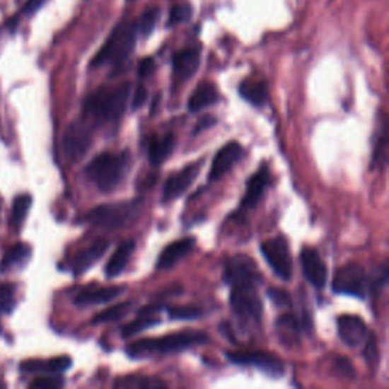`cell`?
Returning <instances> with one entry per match:
<instances>
[{"label": "cell", "mask_w": 389, "mask_h": 389, "mask_svg": "<svg viewBox=\"0 0 389 389\" xmlns=\"http://www.w3.org/2000/svg\"><path fill=\"white\" fill-rule=\"evenodd\" d=\"M129 95V83L119 84L112 88L96 90L84 102L83 120L91 128L117 125L125 115Z\"/></svg>", "instance_id": "1"}, {"label": "cell", "mask_w": 389, "mask_h": 389, "mask_svg": "<svg viewBox=\"0 0 389 389\" xmlns=\"http://www.w3.org/2000/svg\"><path fill=\"white\" fill-rule=\"evenodd\" d=\"M131 165L129 152H102L86 168V175L104 193L116 190L128 175Z\"/></svg>", "instance_id": "2"}, {"label": "cell", "mask_w": 389, "mask_h": 389, "mask_svg": "<svg viewBox=\"0 0 389 389\" xmlns=\"http://www.w3.org/2000/svg\"><path fill=\"white\" fill-rule=\"evenodd\" d=\"M209 342V336L202 332H178L152 339H141L127 347V354L134 359H143L153 354L180 353L187 348L204 345Z\"/></svg>", "instance_id": "3"}, {"label": "cell", "mask_w": 389, "mask_h": 389, "mask_svg": "<svg viewBox=\"0 0 389 389\" xmlns=\"http://www.w3.org/2000/svg\"><path fill=\"white\" fill-rule=\"evenodd\" d=\"M137 40V23L124 20L120 22L104 46L100 47L99 52L91 59V67H102V66H120L125 63L127 58L132 54L136 47Z\"/></svg>", "instance_id": "4"}, {"label": "cell", "mask_w": 389, "mask_h": 389, "mask_svg": "<svg viewBox=\"0 0 389 389\" xmlns=\"http://www.w3.org/2000/svg\"><path fill=\"white\" fill-rule=\"evenodd\" d=\"M143 207V199L102 204L87 213L86 221L96 228L116 231L134 221Z\"/></svg>", "instance_id": "5"}, {"label": "cell", "mask_w": 389, "mask_h": 389, "mask_svg": "<svg viewBox=\"0 0 389 389\" xmlns=\"http://www.w3.org/2000/svg\"><path fill=\"white\" fill-rule=\"evenodd\" d=\"M230 306L233 312L243 323L259 324L262 320L263 306L257 294V286L243 284L231 286Z\"/></svg>", "instance_id": "6"}, {"label": "cell", "mask_w": 389, "mask_h": 389, "mask_svg": "<svg viewBox=\"0 0 389 389\" xmlns=\"http://www.w3.org/2000/svg\"><path fill=\"white\" fill-rule=\"evenodd\" d=\"M260 251L265 260L269 263L274 274L281 280H291L292 277V255L288 240L283 236H277L265 240L260 245Z\"/></svg>", "instance_id": "7"}, {"label": "cell", "mask_w": 389, "mask_h": 389, "mask_svg": "<svg viewBox=\"0 0 389 389\" xmlns=\"http://www.w3.org/2000/svg\"><path fill=\"white\" fill-rule=\"evenodd\" d=\"M332 288L335 294L350 295L364 300L368 291V280L364 268L359 265H345L336 271Z\"/></svg>", "instance_id": "8"}, {"label": "cell", "mask_w": 389, "mask_h": 389, "mask_svg": "<svg viewBox=\"0 0 389 389\" xmlns=\"http://www.w3.org/2000/svg\"><path fill=\"white\" fill-rule=\"evenodd\" d=\"M223 280L230 286H257L260 281V272L257 269V265L248 255H234L225 265Z\"/></svg>", "instance_id": "9"}, {"label": "cell", "mask_w": 389, "mask_h": 389, "mask_svg": "<svg viewBox=\"0 0 389 389\" xmlns=\"http://www.w3.org/2000/svg\"><path fill=\"white\" fill-rule=\"evenodd\" d=\"M91 146V127L84 120L74 122L67 129L63 139V149L67 160L79 161Z\"/></svg>", "instance_id": "10"}, {"label": "cell", "mask_w": 389, "mask_h": 389, "mask_svg": "<svg viewBox=\"0 0 389 389\" xmlns=\"http://www.w3.org/2000/svg\"><path fill=\"white\" fill-rule=\"evenodd\" d=\"M228 361L236 365L254 366L269 376H281L284 373V364L275 354L266 352H245V353H227Z\"/></svg>", "instance_id": "11"}, {"label": "cell", "mask_w": 389, "mask_h": 389, "mask_svg": "<svg viewBox=\"0 0 389 389\" xmlns=\"http://www.w3.org/2000/svg\"><path fill=\"white\" fill-rule=\"evenodd\" d=\"M201 165H202L201 161L193 163V165L182 168L180 172L173 173L172 177H169L165 184V189H163V202H170L173 199L180 198L181 194L192 186L194 178L198 177Z\"/></svg>", "instance_id": "12"}, {"label": "cell", "mask_w": 389, "mask_h": 389, "mask_svg": "<svg viewBox=\"0 0 389 389\" xmlns=\"http://www.w3.org/2000/svg\"><path fill=\"white\" fill-rule=\"evenodd\" d=\"M300 262L306 279L313 288L323 289L327 283V268L318 251L310 247H304L300 254Z\"/></svg>", "instance_id": "13"}, {"label": "cell", "mask_w": 389, "mask_h": 389, "mask_svg": "<svg viewBox=\"0 0 389 389\" xmlns=\"http://www.w3.org/2000/svg\"><path fill=\"white\" fill-rule=\"evenodd\" d=\"M243 156V148L239 141H230L225 145L211 163L210 173H209V181H218L221 180L225 173H227Z\"/></svg>", "instance_id": "14"}, {"label": "cell", "mask_w": 389, "mask_h": 389, "mask_svg": "<svg viewBox=\"0 0 389 389\" xmlns=\"http://www.w3.org/2000/svg\"><path fill=\"white\" fill-rule=\"evenodd\" d=\"M337 333L348 347H359L368 337L365 323L356 315H342L337 318Z\"/></svg>", "instance_id": "15"}, {"label": "cell", "mask_w": 389, "mask_h": 389, "mask_svg": "<svg viewBox=\"0 0 389 389\" xmlns=\"http://www.w3.org/2000/svg\"><path fill=\"white\" fill-rule=\"evenodd\" d=\"M193 248H194L193 238H182L180 240L169 243L160 254V257L157 260V269L160 271L172 269L173 266L180 263L189 252H192Z\"/></svg>", "instance_id": "16"}, {"label": "cell", "mask_w": 389, "mask_h": 389, "mask_svg": "<svg viewBox=\"0 0 389 389\" xmlns=\"http://www.w3.org/2000/svg\"><path fill=\"white\" fill-rule=\"evenodd\" d=\"M271 182L269 170L266 168H262L259 172H255L254 175L248 180L247 190H245L243 199L240 202V210H250L255 207L262 199L265 190L268 189Z\"/></svg>", "instance_id": "17"}, {"label": "cell", "mask_w": 389, "mask_h": 389, "mask_svg": "<svg viewBox=\"0 0 389 389\" xmlns=\"http://www.w3.org/2000/svg\"><path fill=\"white\" fill-rule=\"evenodd\" d=\"M201 61V49L199 47H189L180 50L178 54L173 57V74L180 81L190 79L194 71L199 67Z\"/></svg>", "instance_id": "18"}, {"label": "cell", "mask_w": 389, "mask_h": 389, "mask_svg": "<svg viewBox=\"0 0 389 389\" xmlns=\"http://www.w3.org/2000/svg\"><path fill=\"white\" fill-rule=\"evenodd\" d=\"M107 250H108L107 240H104V239L96 240L93 245H90L88 248L78 252L75 260L71 262V271H74L75 275H81V274L87 272L91 266L102 259V255L105 254Z\"/></svg>", "instance_id": "19"}, {"label": "cell", "mask_w": 389, "mask_h": 389, "mask_svg": "<svg viewBox=\"0 0 389 389\" xmlns=\"http://www.w3.org/2000/svg\"><path fill=\"white\" fill-rule=\"evenodd\" d=\"M125 286H108V288H100L96 291L81 292L75 296L76 306H96V304H107L112 300H116L119 295L124 294Z\"/></svg>", "instance_id": "20"}, {"label": "cell", "mask_w": 389, "mask_h": 389, "mask_svg": "<svg viewBox=\"0 0 389 389\" xmlns=\"http://www.w3.org/2000/svg\"><path fill=\"white\" fill-rule=\"evenodd\" d=\"M134 250H136L134 240H125L119 245L117 250L112 252L111 259L108 260V263L105 266V274L108 279H115L119 274L125 271L127 265L131 259V254L134 252Z\"/></svg>", "instance_id": "21"}, {"label": "cell", "mask_w": 389, "mask_h": 389, "mask_svg": "<svg viewBox=\"0 0 389 389\" xmlns=\"http://www.w3.org/2000/svg\"><path fill=\"white\" fill-rule=\"evenodd\" d=\"M175 149V136L166 134L163 137H152L148 143V157L152 166H160Z\"/></svg>", "instance_id": "22"}, {"label": "cell", "mask_w": 389, "mask_h": 389, "mask_svg": "<svg viewBox=\"0 0 389 389\" xmlns=\"http://www.w3.org/2000/svg\"><path fill=\"white\" fill-rule=\"evenodd\" d=\"M71 366L69 356H58L49 361H28L22 365V370L26 373H43V374H61Z\"/></svg>", "instance_id": "23"}, {"label": "cell", "mask_w": 389, "mask_h": 389, "mask_svg": "<svg viewBox=\"0 0 389 389\" xmlns=\"http://www.w3.org/2000/svg\"><path fill=\"white\" fill-rule=\"evenodd\" d=\"M219 93L216 87L210 83H201L189 99V110L190 112H198L204 108H209L214 104H218Z\"/></svg>", "instance_id": "24"}, {"label": "cell", "mask_w": 389, "mask_h": 389, "mask_svg": "<svg viewBox=\"0 0 389 389\" xmlns=\"http://www.w3.org/2000/svg\"><path fill=\"white\" fill-rule=\"evenodd\" d=\"M239 93L254 107H265L268 102V87L262 81H243L239 87Z\"/></svg>", "instance_id": "25"}, {"label": "cell", "mask_w": 389, "mask_h": 389, "mask_svg": "<svg viewBox=\"0 0 389 389\" xmlns=\"http://www.w3.org/2000/svg\"><path fill=\"white\" fill-rule=\"evenodd\" d=\"M132 307H134V303L132 301H125L120 303L116 306H111L108 309H105L104 312H99L98 315L93 316V320H91V324H105V323H112V321H119L127 316Z\"/></svg>", "instance_id": "26"}, {"label": "cell", "mask_w": 389, "mask_h": 389, "mask_svg": "<svg viewBox=\"0 0 389 389\" xmlns=\"http://www.w3.org/2000/svg\"><path fill=\"white\" fill-rule=\"evenodd\" d=\"M33 206V198L29 194H20L14 199L13 210H11V219H9V225L14 231H18L22 228V225L28 216L29 209Z\"/></svg>", "instance_id": "27"}, {"label": "cell", "mask_w": 389, "mask_h": 389, "mask_svg": "<svg viewBox=\"0 0 389 389\" xmlns=\"http://www.w3.org/2000/svg\"><path fill=\"white\" fill-rule=\"evenodd\" d=\"M160 324V318H157L156 315H139V318L128 323L127 325L122 327L120 335L128 339V337H132L134 335L149 329V327H153Z\"/></svg>", "instance_id": "28"}, {"label": "cell", "mask_w": 389, "mask_h": 389, "mask_svg": "<svg viewBox=\"0 0 389 389\" xmlns=\"http://www.w3.org/2000/svg\"><path fill=\"white\" fill-rule=\"evenodd\" d=\"M30 257V248L26 243H16L14 247L9 248L5 254L2 266L4 268H13V266H20L28 262Z\"/></svg>", "instance_id": "29"}, {"label": "cell", "mask_w": 389, "mask_h": 389, "mask_svg": "<svg viewBox=\"0 0 389 389\" xmlns=\"http://www.w3.org/2000/svg\"><path fill=\"white\" fill-rule=\"evenodd\" d=\"M115 386L120 388H163L166 386L165 382L156 377H125L119 378L115 382Z\"/></svg>", "instance_id": "30"}, {"label": "cell", "mask_w": 389, "mask_h": 389, "mask_svg": "<svg viewBox=\"0 0 389 389\" xmlns=\"http://www.w3.org/2000/svg\"><path fill=\"white\" fill-rule=\"evenodd\" d=\"M166 312H168L170 320H182V321L201 320L204 316V310L198 309V307H190V306L168 307Z\"/></svg>", "instance_id": "31"}, {"label": "cell", "mask_w": 389, "mask_h": 389, "mask_svg": "<svg viewBox=\"0 0 389 389\" xmlns=\"http://www.w3.org/2000/svg\"><path fill=\"white\" fill-rule=\"evenodd\" d=\"M160 17V9L158 8H151L148 11L143 13L140 22L137 25V30L143 37H149L152 34L153 28L157 25V20Z\"/></svg>", "instance_id": "32"}, {"label": "cell", "mask_w": 389, "mask_h": 389, "mask_svg": "<svg viewBox=\"0 0 389 389\" xmlns=\"http://www.w3.org/2000/svg\"><path fill=\"white\" fill-rule=\"evenodd\" d=\"M14 288L11 284L0 283V313H8L14 307Z\"/></svg>", "instance_id": "33"}, {"label": "cell", "mask_w": 389, "mask_h": 389, "mask_svg": "<svg viewBox=\"0 0 389 389\" xmlns=\"http://www.w3.org/2000/svg\"><path fill=\"white\" fill-rule=\"evenodd\" d=\"M192 17V8L187 5H178L173 6L172 11L169 14V20H168V26H175L180 23H186L189 22Z\"/></svg>", "instance_id": "34"}, {"label": "cell", "mask_w": 389, "mask_h": 389, "mask_svg": "<svg viewBox=\"0 0 389 389\" xmlns=\"http://www.w3.org/2000/svg\"><path fill=\"white\" fill-rule=\"evenodd\" d=\"M64 385V381L58 374H49L45 377H37L35 381L30 383V388H37V389H57L59 386Z\"/></svg>", "instance_id": "35"}, {"label": "cell", "mask_w": 389, "mask_h": 389, "mask_svg": "<svg viewBox=\"0 0 389 389\" xmlns=\"http://www.w3.org/2000/svg\"><path fill=\"white\" fill-rule=\"evenodd\" d=\"M365 348H364V357L365 361L368 362L370 366H376V364L378 362V348H377V342L374 335H368V337L365 339Z\"/></svg>", "instance_id": "36"}, {"label": "cell", "mask_w": 389, "mask_h": 389, "mask_svg": "<svg viewBox=\"0 0 389 389\" xmlns=\"http://www.w3.org/2000/svg\"><path fill=\"white\" fill-rule=\"evenodd\" d=\"M386 281H388V268H386V265H383V266H381V268H377V271L373 275V279L368 281V289L376 294L383 288Z\"/></svg>", "instance_id": "37"}, {"label": "cell", "mask_w": 389, "mask_h": 389, "mask_svg": "<svg viewBox=\"0 0 389 389\" xmlns=\"http://www.w3.org/2000/svg\"><path fill=\"white\" fill-rule=\"evenodd\" d=\"M268 296H269V300L279 307H289L292 303L289 294L280 288H269Z\"/></svg>", "instance_id": "38"}, {"label": "cell", "mask_w": 389, "mask_h": 389, "mask_svg": "<svg viewBox=\"0 0 389 389\" xmlns=\"http://www.w3.org/2000/svg\"><path fill=\"white\" fill-rule=\"evenodd\" d=\"M385 156H386V127L383 124V129L381 132V141H378V145L374 149V156H373L374 163H377V165L381 161L385 163Z\"/></svg>", "instance_id": "39"}, {"label": "cell", "mask_w": 389, "mask_h": 389, "mask_svg": "<svg viewBox=\"0 0 389 389\" xmlns=\"http://www.w3.org/2000/svg\"><path fill=\"white\" fill-rule=\"evenodd\" d=\"M148 102V90L143 86H137L134 90V96H132L131 107L132 110H140Z\"/></svg>", "instance_id": "40"}, {"label": "cell", "mask_w": 389, "mask_h": 389, "mask_svg": "<svg viewBox=\"0 0 389 389\" xmlns=\"http://www.w3.org/2000/svg\"><path fill=\"white\" fill-rule=\"evenodd\" d=\"M336 370L339 371V374L342 377H347V378H354V376H356L353 365L350 364V361L345 359V357H339V359H336Z\"/></svg>", "instance_id": "41"}, {"label": "cell", "mask_w": 389, "mask_h": 389, "mask_svg": "<svg viewBox=\"0 0 389 389\" xmlns=\"http://www.w3.org/2000/svg\"><path fill=\"white\" fill-rule=\"evenodd\" d=\"M153 70H156V61H153L152 58H143L140 61V64H139V76L141 79L149 78L153 74Z\"/></svg>", "instance_id": "42"}, {"label": "cell", "mask_w": 389, "mask_h": 389, "mask_svg": "<svg viewBox=\"0 0 389 389\" xmlns=\"http://www.w3.org/2000/svg\"><path fill=\"white\" fill-rule=\"evenodd\" d=\"M216 124H218V119L214 117V116H204L202 119H199V122L197 124V127L193 128V136L201 134L202 131H206V129L214 127Z\"/></svg>", "instance_id": "43"}, {"label": "cell", "mask_w": 389, "mask_h": 389, "mask_svg": "<svg viewBox=\"0 0 389 389\" xmlns=\"http://www.w3.org/2000/svg\"><path fill=\"white\" fill-rule=\"evenodd\" d=\"M46 2H47V0H28V2L25 4L23 11H25L26 14H34V13H37L38 9L42 8Z\"/></svg>", "instance_id": "44"}, {"label": "cell", "mask_w": 389, "mask_h": 389, "mask_svg": "<svg viewBox=\"0 0 389 389\" xmlns=\"http://www.w3.org/2000/svg\"><path fill=\"white\" fill-rule=\"evenodd\" d=\"M161 309H165V306L153 303V304H149V306L141 307V309L139 310V315H156V313L160 312Z\"/></svg>", "instance_id": "45"}]
</instances>
